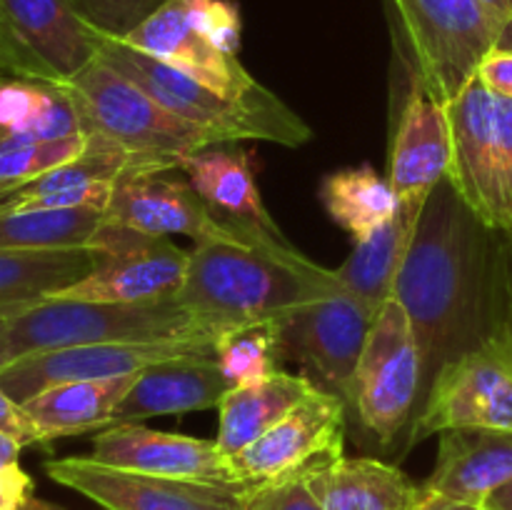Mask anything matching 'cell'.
<instances>
[{"mask_svg":"<svg viewBox=\"0 0 512 510\" xmlns=\"http://www.w3.org/2000/svg\"><path fill=\"white\" fill-rule=\"evenodd\" d=\"M85 133L63 83L0 80V145H25Z\"/></svg>","mask_w":512,"mask_h":510,"instance_id":"83f0119b","label":"cell"},{"mask_svg":"<svg viewBox=\"0 0 512 510\" xmlns=\"http://www.w3.org/2000/svg\"><path fill=\"white\" fill-rule=\"evenodd\" d=\"M512 430V340L493 335L445 365L435 378L403 453L445 430Z\"/></svg>","mask_w":512,"mask_h":510,"instance_id":"9c48e42d","label":"cell"},{"mask_svg":"<svg viewBox=\"0 0 512 510\" xmlns=\"http://www.w3.org/2000/svg\"><path fill=\"white\" fill-rule=\"evenodd\" d=\"M63 85L78 108L85 133L118 145L150 168H178L185 155L233 143L218 130L170 113L100 58Z\"/></svg>","mask_w":512,"mask_h":510,"instance_id":"277c9868","label":"cell"},{"mask_svg":"<svg viewBox=\"0 0 512 510\" xmlns=\"http://www.w3.org/2000/svg\"><path fill=\"white\" fill-rule=\"evenodd\" d=\"M0 75H3V78L35 80L33 73H30L28 63H25V58L20 55V50L15 48L8 30H5L3 18H0Z\"/></svg>","mask_w":512,"mask_h":510,"instance_id":"74e56055","label":"cell"},{"mask_svg":"<svg viewBox=\"0 0 512 510\" xmlns=\"http://www.w3.org/2000/svg\"><path fill=\"white\" fill-rule=\"evenodd\" d=\"M345 425L348 408L343 398L318 388L268 433L230 458V470L240 483L308 475L318 465L343 455Z\"/></svg>","mask_w":512,"mask_h":510,"instance_id":"5bb4252c","label":"cell"},{"mask_svg":"<svg viewBox=\"0 0 512 510\" xmlns=\"http://www.w3.org/2000/svg\"><path fill=\"white\" fill-rule=\"evenodd\" d=\"M228 390L233 388L215 360V350L163 360L138 373V380L115 410V423L218 408Z\"/></svg>","mask_w":512,"mask_h":510,"instance_id":"44dd1931","label":"cell"},{"mask_svg":"<svg viewBox=\"0 0 512 510\" xmlns=\"http://www.w3.org/2000/svg\"><path fill=\"white\" fill-rule=\"evenodd\" d=\"M428 195L400 200L393 218L385 220L368 238L355 240L345 263L335 270L343 290L363 300L375 313L393 298L395 280L415 238Z\"/></svg>","mask_w":512,"mask_h":510,"instance_id":"cb8c5ba5","label":"cell"},{"mask_svg":"<svg viewBox=\"0 0 512 510\" xmlns=\"http://www.w3.org/2000/svg\"><path fill=\"white\" fill-rule=\"evenodd\" d=\"M45 475L105 510H240L250 483L215 485L110 468L90 455L45 460Z\"/></svg>","mask_w":512,"mask_h":510,"instance_id":"7c38bea8","label":"cell"},{"mask_svg":"<svg viewBox=\"0 0 512 510\" xmlns=\"http://www.w3.org/2000/svg\"><path fill=\"white\" fill-rule=\"evenodd\" d=\"M448 108L413 73L388 160V183L400 200L428 195L450 170Z\"/></svg>","mask_w":512,"mask_h":510,"instance_id":"d6986e66","label":"cell"},{"mask_svg":"<svg viewBox=\"0 0 512 510\" xmlns=\"http://www.w3.org/2000/svg\"><path fill=\"white\" fill-rule=\"evenodd\" d=\"M450 120L448 178L465 205L493 230H512V100L470 80L445 103Z\"/></svg>","mask_w":512,"mask_h":510,"instance_id":"8992f818","label":"cell"},{"mask_svg":"<svg viewBox=\"0 0 512 510\" xmlns=\"http://www.w3.org/2000/svg\"><path fill=\"white\" fill-rule=\"evenodd\" d=\"M98 58L120 75L133 80L145 90L150 98L180 118L190 120L203 128L218 130L228 135L233 143L245 138L268 140V143L298 145L308 143L313 130L295 110H290L273 90L260 85L243 98H228L215 93L213 88L203 85L200 80L160 63L153 55L133 48L125 40L103 35Z\"/></svg>","mask_w":512,"mask_h":510,"instance_id":"3957f363","label":"cell"},{"mask_svg":"<svg viewBox=\"0 0 512 510\" xmlns=\"http://www.w3.org/2000/svg\"><path fill=\"white\" fill-rule=\"evenodd\" d=\"M0 80H5V78H3V75H0Z\"/></svg>","mask_w":512,"mask_h":510,"instance_id":"bcb514c9","label":"cell"},{"mask_svg":"<svg viewBox=\"0 0 512 510\" xmlns=\"http://www.w3.org/2000/svg\"><path fill=\"white\" fill-rule=\"evenodd\" d=\"M90 458L110 468L160 475V478L215 485L240 483L230 470L228 460L220 455L215 440L165 433V430H153L140 423H115L98 430Z\"/></svg>","mask_w":512,"mask_h":510,"instance_id":"e0dca14e","label":"cell"},{"mask_svg":"<svg viewBox=\"0 0 512 510\" xmlns=\"http://www.w3.org/2000/svg\"><path fill=\"white\" fill-rule=\"evenodd\" d=\"M215 360L230 388H248L278 373L283 358L278 320H255L223 330L215 338Z\"/></svg>","mask_w":512,"mask_h":510,"instance_id":"4dcf8cb0","label":"cell"},{"mask_svg":"<svg viewBox=\"0 0 512 510\" xmlns=\"http://www.w3.org/2000/svg\"><path fill=\"white\" fill-rule=\"evenodd\" d=\"M213 335L173 340H148V343H95L75 348L45 350L25 355L0 368V385L10 398L25 403L33 395L60 383L75 380H105L143 373L163 360L185 358L195 353H213Z\"/></svg>","mask_w":512,"mask_h":510,"instance_id":"4fadbf2b","label":"cell"},{"mask_svg":"<svg viewBox=\"0 0 512 510\" xmlns=\"http://www.w3.org/2000/svg\"><path fill=\"white\" fill-rule=\"evenodd\" d=\"M23 510H63V508H58V505H53V503H48V500H40V498H30L28 500V505H25Z\"/></svg>","mask_w":512,"mask_h":510,"instance_id":"7bdbcfd3","label":"cell"},{"mask_svg":"<svg viewBox=\"0 0 512 510\" xmlns=\"http://www.w3.org/2000/svg\"><path fill=\"white\" fill-rule=\"evenodd\" d=\"M120 40L228 98H243L260 88L240 58L223 55L200 33L190 13V0H168Z\"/></svg>","mask_w":512,"mask_h":510,"instance_id":"ac0fdd59","label":"cell"},{"mask_svg":"<svg viewBox=\"0 0 512 510\" xmlns=\"http://www.w3.org/2000/svg\"><path fill=\"white\" fill-rule=\"evenodd\" d=\"M375 310L348 290L313 300L278 318L283 358L303 363L320 388L350 405L353 378L365 340L375 323Z\"/></svg>","mask_w":512,"mask_h":510,"instance_id":"8fae6325","label":"cell"},{"mask_svg":"<svg viewBox=\"0 0 512 510\" xmlns=\"http://www.w3.org/2000/svg\"><path fill=\"white\" fill-rule=\"evenodd\" d=\"M90 248L98 250V268L88 278L60 290L53 298L93 303H155L173 300L183 290L190 250L170 238L140 233L105 218Z\"/></svg>","mask_w":512,"mask_h":510,"instance_id":"30bf717a","label":"cell"},{"mask_svg":"<svg viewBox=\"0 0 512 510\" xmlns=\"http://www.w3.org/2000/svg\"><path fill=\"white\" fill-rule=\"evenodd\" d=\"M318 388L320 385L305 375H290L285 370H278L258 385L228 390V395L218 405L220 425L215 443H218L220 455L225 460L235 458L240 450L268 433L295 405L303 403Z\"/></svg>","mask_w":512,"mask_h":510,"instance_id":"d4e9b609","label":"cell"},{"mask_svg":"<svg viewBox=\"0 0 512 510\" xmlns=\"http://www.w3.org/2000/svg\"><path fill=\"white\" fill-rule=\"evenodd\" d=\"M508 238H510V235H508ZM510 248H512V245H510ZM508 335H510V340H512V305H510V318H508Z\"/></svg>","mask_w":512,"mask_h":510,"instance_id":"ee69618b","label":"cell"},{"mask_svg":"<svg viewBox=\"0 0 512 510\" xmlns=\"http://www.w3.org/2000/svg\"><path fill=\"white\" fill-rule=\"evenodd\" d=\"M20 450H23V445H20L13 435L0 430V468H8V465L18 463Z\"/></svg>","mask_w":512,"mask_h":510,"instance_id":"f35d334b","label":"cell"},{"mask_svg":"<svg viewBox=\"0 0 512 510\" xmlns=\"http://www.w3.org/2000/svg\"><path fill=\"white\" fill-rule=\"evenodd\" d=\"M393 298L408 313L418 340L423 403L445 365L508 330L510 238L505 230L488 228L460 200L448 175L425 200Z\"/></svg>","mask_w":512,"mask_h":510,"instance_id":"6da1fadb","label":"cell"},{"mask_svg":"<svg viewBox=\"0 0 512 510\" xmlns=\"http://www.w3.org/2000/svg\"><path fill=\"white\" fill-rule=\"evenodd\" d=\"M100 258L93 248L0 250V313L13 315L53 298L88 278Z\"/></svg>","mask_w":512,"mask_h":510,"instance_id":"4316f807","label":"cell"},{"mask_svg":"<svg viewBox=\"0 0 512 510\" xmlns=\"http://www.w3.org/2000/svg\"><path fill=\"white\" fill-rule=\"evenodd\" d=\"M420 510H483V508L473 503H463V500L443 498V495H430L428 503H425Z\"/></svg>","mask_w":512,"mask_h":510,"instance_id":"60d3db41","label":"cell"},{"mask_svg":"<svg viewBox=\"0 0 512 510\" xmlns=\"http://www.w3.org/2000/svg\"><path fill=\"white\" fill-rule=\"evenodd\" d=\"M138 380L135 375L105 380H75L60 383L25 400L23 408L38 425L43 443L90 430H105L115 423V410Z\"/></svg>","mask_w":512,"mask_h":510,"instance_id":"484cf974","label":"cell"},{"mask_svg":"<svg viewBox=\"0 0 512 510\" xmlns=\"http://www.w3.org/2000/svg\"><path fill=\"white\" fill-rule=\"evenodd\" d=\"M0 18L35 80L68 83L100 53L103 33L70 0H0Z\"/></svg>","mask_w":512,"mask_h":510,"instance_id":"2e32d148","label":"cell"},{"mask_svg":"<svg viewBox=\"0 0 512 510\" xmlns=\"http://www.w3.org/2000/svg\"><path fill=\"white\" fill-rule=\"evenodd\" d=\"M178 170L223 223L233 225L253 240L283 243V233L270 218L255 183L248 150L240 148L238 143L210 145L198 153L185 155Z\"/></svg>","mask_w":512,"mask_h":510,"instance_id":"ffe728a7","label":"cell"},{"mask_svg":"<svg viewBox=\"0 0 512 510\" xmlns=\"http://www.w3.org/2000/svg\"><path fill=\"white\" fill-rule=\"evenodd\" d=\"M318 195L330 218L348 230L353 240L368 238L393 218L400 205L388 178L375 173L370 165L335 170L320 183Z\"/></svg>","mask_w":512,"mask_h":510,"instance_id":"f1b7e54d","label":"cell"},{"mask_svg":"<svg viewBox=\"0 0 512 510\" xmlns=\"http://www.w3.org/2000/svg\"><path fill=\"white\" fill-rule=\"evenodd\" d=\"M90 140L93 138L88 133H75L68 138L40 140V143L0 145V198L60 165L78 160L80 155L88 153Z\"/></svg>","mask_w":512,"mask_h":510,"instance_id":"1f68e13d","label":"cell"},{"mask_svg":"<svg viewBox=\"0 0 512 510\" xmlns=\"http://www.w3.org/2000/svg\"><path fill=\"white\" fill-rule=\"evenodd\" d=\"M512 480V430L460 428L440 433L438 460L425 480L430 495L483 508L488 495Z\"/></svg>","mask_w":512,"mask_h":510,"instance_id":"7402d4cb","label":"cell"},{"mask_svg":"<svg viewBox=\"0 0 512 510\" xmlns=\"http://www.w3.org/2000/svg\"><path fill=\"white\" fill-rule=\"evenodd\" d=\"M323 510H420L430 493L380 458H338L308 473Z\"/></svg>","mask_w":512,"mask_h":510,"instance_id":"603a6c76","label":"cell"},{"mask_svg":"<svg viewBox=\"0 0 512 510\" xmlns=\"http://www.w3.org/2000/svg\"><path fill=\"white\" fill-rule=\"evenodd\" d=\"M483 510H485V508H483Z\"/></svg>","mask_w":512,"mask_h":510,"instance_id":"7dc6e473","label":"cell"},{"mask_svg":"<svg viewBox=\"0 0 512 510\" xmlns=\"http://www.w3.org/2000/svg\"><path fill=\"white\" fill-rule=\"evenodd\" d=\"M8 318L10 315L0 313V368L8 363V355H5V333H8Z\"/></svg>","mask_w":512,"mask_h":510,"instance_id":"b9f144b4","label":"cell"},{"mask_svg":"<svg viewBox=\"0 0 512 510\" xmlns=\"http://www.w3.org/2000/svg\"><path fill=\"white\" fill-rule=\"evenodd\" d=\"M475 78L480 80L485 90H490L498 98L512 100V48L510 45H498L490 50L478 63Z\"/></svg>","mask_w":512,"mask_h":510,"instance_id":"e575fe53","label":"cell"},{"mask_svg":"<svg viewBox=\"0 0 512 510\" xmlns=\"http://www.w3.org/2000/svg\"><path fill=\"white\" fill-rule=\"evenodd\" d=\"M240 510H323L310 490L308 475L253 483L243 495Z\"/></svg>","mask_w":512,"mask_h":510,"instance_id":"836d02e7","label":"cell"},{"mask_svg":"<svg viewBox=\"0 0 512 510\" xmlns=\"http://www.w3.org/2000/svg\"><path fill=\"white\" fill-rule=\"evenodd\" d=\"M423 405V358L408 313L395 298L383 303L365 340L348 410L378 445L405 435Z\"/></svg>","mask_w":512,"mask_h":510,"instance_id":"ba28073f","label":"cell"},{"mask_svg":"<svg viewBox=\"0 0 512 510\" xmlns=\"http://www.w3.org/2000/svg\"><path fill=\"white\" fill-rule=\"evenodd\" d=\"M33 490V478L18 463L0 468V510H23Z\"/></svg>","mask_w":512,"mask_h":510,"instance_id":"8d00e7d4","label":"cell"},{"mask_svg":"<svg viewBox=\"0 0 512 510\" xmlns=\"http://www.w3.org/2000/svg\"><path fill=\"white\" fill-rule=\"evenodd\" d=\"M508 235H510V245H512V230H510V233H508Z\"/></svg>","mask_w":512,"mask_h":510,"instance_id":"f6af8a7d","label":"cell"},{"mask_svg":"<svg viewBox=\"0 0 512 510\" xmlns=\"http://www.w3.org/2000/svg\"><path fill=\"white\" fill-rule=\"evenodd\" d=\"M398 20L413 73L443 103L475 78L478 63L498 45H510L503 25L480 0H388Z\"/></svg>","mask_w":512,"mask_h":510,"instance_id":"52a82bcc","label":"cell"},{"mask_svg":"<svg viewBox=\"0 0 512 510\" xmlns=\"http://www.w3.org/2000/svg\"><path fill=\"white\" fill-rule=\"evenodd\" d=\"M178 168H130L118 178L108 215L113 223L128 225L140 233L170 238L188 235L195 243L205 240H253L233 225L223 223L203 198L195 193L188 178H180ZM288 243V240H283Z\"/></svg>","mask_w":512,"mask_h":510,"instance_id":"9a60e30c","label":"cell"},{"mask_svg":"<svg viewBox=\"0 0 512 510\" xmlns=\"http://www.w3.org/2000/svg\"><path fill=\"white\" fill-rule=\"evenodd\" d=\"M338 290L335 270L320 268L290 243L205 240L190 250L175 298L223 333L240 323L278 320Z\"/></svg>","mask_w":512,"mask_h":510,"instance_id":"7a4b0ae2","label":"cell"},{"mask_svg":"<svg viewBox=\"0 0 512 510\" xmlns=\"http://www.w3.org/2000/svg\"><path fill=\"white\" fill-rule=\"evenodd\" d=\"M0 430L13 435L23 448L25 445L43 443V435H40L38 425H35L33 418L28 415V410L23 408V403L10 398V395L5 393L3 385H0Z\"/></svg>","mask_w":512,"mask_h":510,"instance_id":"d590c367","label":"cell"},{"mask_svg":"<svg viewBox=\"0 0 512 510\" xmlns=\"http://www.w3.org/2000/svg\"><path fill=\"white\" fill-rule=\"evenodd\" d=\"M80 15L110 38H125L168 0H70Z\"/></svg>","mask_w":512,"mask_h":510,"instance_id":"d6a6232c","label":"cell"},{"mask_svg":"<svg viewBox=\"0 0 512 510\" xmlns=\"http://www.w3.org/2000/svg\"><path fill=\"white\" fill-rule=\"evenodd\" d=\"M220 330L185 308L178 298L155 303H93L48 298L13 313L5 333L8 363L45 350L95 343H148V340L198 338ZM5 363V365H8Z\"/></svg>","mask_w":512,"mask_h":510,"instance_id":"5b68a950","label":"cell"},{"mask_svg":"<svg viewBox=\"0 0 512 510\" xmlns=\"http://www.w3.org/2000/svg\"><path fill=\"white\" fill-rule=\"evenodd\" d=\"M485 510H512V480L510 483L500 485L498 490L488 495V500L483 503Z\"/></svg>","mask_w":512,"mask_h":510,"instance_id":"ab89813d","label":"cell"},{"mask_svg":"<svg viewBox=\"0 0 512 510\" xmlns=\"http://www.w3.org/2000/svg\"><path fill=\"white\" fill-rule=\"evenodd\" d=\"M105 218V210L93 208L0 213V250L90 248Z\"/></svg>","mask_w":512,"mask_h":510,"instance_id":"f546056e","label":"cell"}]
</instances>
